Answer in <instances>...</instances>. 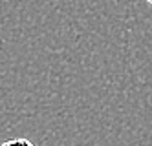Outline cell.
<instances>
[{
    "label": "cell",
    "instance_id": "6da1fadb",
    "mask_svg": "<svg viewBox=\"0 0 152 146\" xmlns=\"http://www.w3.org/2000/svg\"><path fill=\"white\" fill-rule=\"evenodd\" d=\"M9 144H26V146H33L29 139H11V141H6L4 146H9Z\"/></svg>",
    "mask_w": 152,
    "mask_h": 146
},
{
    "label": "cell",
    "instance_id": "7a4b0ae2",
    "mask_svg": "<svg viewBox=\"0 0 152 146\" xmlns=\"http://www.w3.org/2000/svg\"><path fill=\"white\" fill-rule=\"evenodd\" d=\"M147 2H148V4H150V6H152V0H147Z\"/></svg>",
    "mask_w": 152,
    "mask_h": 146
}]
</instances>
